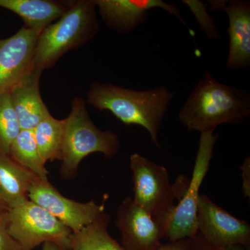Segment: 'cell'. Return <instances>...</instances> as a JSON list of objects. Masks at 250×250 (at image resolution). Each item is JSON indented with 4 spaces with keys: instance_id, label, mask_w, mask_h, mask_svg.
Wrapping results in <instances>:
<instances>
[{
    "instance_id": "obj_9",
    "label": "cell",
    "mask_w": 250,
    "mask_h": 250,
    "mask_svg": "<svg viewBox=\"0 0 250 250\" xmlns=\"http://www.w3.org/2000/svg\"><path fill=\"white\" fill-rule=\"evenodd\" d=\"M197 226L199 234L212 244L250 250V224L233 216L205 195L199 197Z\"/></svg>"
},
{
    "instance_id": "obj_4",
    "label": "cell",
    "mask_w": 250,
    "mask_h": 250,
    "mask_svg": "<svg viewBox=\"0 0 250 250\" xmlns=\"http://www.w3.org/2000/svg\"><path fill=\"white\" fill-rule=\"evenodd\" d=\"M121 146L119 136L111 130L99 129L90 119L84 100L74 99L70 115L63 120L61 175L70 180L77 175L82 161L93 153L112 159Z\"/></svg>"
},
{
    "instance_id": "obj_18",
    "label": "cell",
    "mask_w": 250,
    "mask_h": 250,
    "mask_svg": "<svg viewBox=\"0 0 250 250\" xmlns=\"http://www.w3.org/2000/svg\"><path fill=\"white\" fill-rule=\"evenodd\" d=\"M9 155L38 178L48 180V171L39 154L33 130H21L11 145Z\"/></svg>"
},
{
    "instance_id": "obj_19",
    "label": "cell",
    "mask_w": 250,
    "mask_h": 250,
    "mask_svg": "<svg viewBox=\"0 0 250 250\" xmlns=\"http://www.w3.org/2000/svg\"><path fill=\"white\" fill-rule=\"evenodd\" d=\"M34 131V138L39 154L44 164L47 161L61 160L63 120L52 116L41 122Z\"/></svg>"
},
{
    "instance_id": "obj_16",
    "label": "cell",
    "mask_w": 250,
    "mask_h": 250,
    "mask_svg": "<svg viewBox=\"0 0 250 250\" xmlns=\"http://www.w3.org/2000/svg\"><path fill=\"white\" fill-rule=\"evenodd\" d=\"M0 6L22 18L24 27L43 31L65 14L67 8L47 0H0Z\"/></svg>"
},
{
    "instance_id": "obj_2",
    "label": "cell",
    "mask_w": 250,
    "mask_h": 250,
    "mask_svg": "<svg viewBox=\"0 0 250 250\" xmlns=\"http://www.w3.org/2000/svg\"><path fill=\"white\" fill-rule=\"evenodd\" d=\"M174 95L164 85L136 90L94 82L87 94V103L100 111L111 112L125 125L145 128L153 144L161 149L159 131Z\"/></svg>"
},
{
    "instance_id": "obj_14",
    "label": "cell",
    "mask_w": 250,
    "mask_h": 250,
    "mask_svg": "<svg viewBox=\"0 0 250 250\" xmlns=\"http://www.w3.org/2000/svg\"><path fill=\"white\" fill-rule=\"evenodd\" d=\"M41 70L31 69L9 91L21 130H34L41 122L51 116L41 98Z\"/></svg>"
},
{
    "instance_id": "obj_24",
    "label": "cell",
    "mask_w": 250,
    "mask_h": 250,
    "mask_svg": "<svg viewBox=\"0 0 250 250\" xmlns=\"http://www.w3.org/2000/svg\"><path fill=\"white\" fill-rule=\"evenodd\" d=\"M242 172V188L245 196L250 197V156L245 159L244 163L241 166Z\"/></svg>"
},
{
    "instance_id": "obj_8",
    "label": "cell",
    "mask_w": 250,
    "mask_h": 250,
    "mask_svg": "<svg viewBox=\"0 0 250 250\" xmlns=\"http://www.w3.org/2000/svg\"><path fill=\"white\" fill-rule=\"evenodd\" d=\"M28 198L47 210L72 233H77L93 223L104 212V202L93 200L79 202L62 195L49 180L36 177L31 184Z\"/></svg>"
},
{
    "instance_id": "obj_11",
    "label": "cell",
    "mask_w": 250,
    "mask_h": 250,
    "mask_svg": "<svg viewBox=\"0 0 250 250\" xmlns=\"http://www.w3.org/2000/svg\"><path fill=\"white\" fill-rule=\"evenodd\" d=\"M42 31L26 27L0 40V94L9 92L33 69L34 49Z\"/></svg>"
},
{
    "instance_id": "obj_27",
    "label": "cell",
    "mask_w": 250,
    "mask_h": 250,
    "mask_svg": "<svg viewBox=\"0 0 250 250\" xmlns=\"http://www.w3.org/2000/svg\"><path fill=\"white\" fill-rule=\"evenodd\" d=\"M7 210L6 207L0 201V213H4V212L6 211Z\"/></svg>"
},
{
    "instance_id": "obj_15",
    "label": "cell",
    "mask_w": 250,
    "mask_h": 250,
    "mask_svg": "<svg viewBox=\"0 0 250 250\" xmlns=\"http://www.w3.org/2000/svg\"><path fill=\"white\" fill-rule=\"evenodd\" d=\"M36 177L9 154L0 152V201L8 210L29 200V188Z\"/></svg>"
},
{
    "instance_id": "obj_23",
    "label": "cell",
    "mask_w": 250,
    "mask_h": 250,
    "mask_svg": "<svg viewBox=\"0 0 250 250\" xmlns=\"http://www.w3.org/2000/svg\"><path fill=\"white\" fill-rule=\"evenodd\" d=\"M188 250H247L238 246L223 247L212 244L204 239L199 233L194 238H190Z\"/></svg>"
},
{
    "instance_id": "obj_17",
    "label": "cell",
    "mask_w": 250,
    "mask_h": 250,
    "mask_svg": "<svg viewBox=\"0 0 250 250\" xmlns=\"http://www.w3.org/2000/svg\"><path fill=\"white\" fill-rule=\"evenodd\" d=\"M110 220L104 212L93 223L73 233L70 250H125L108 232Z\"/></svg>"
},
{
    "instance_id": "obj_5",
    "label": "cell",
    "mask_w": 250,
    "mask_h": 250,
    "mask_svg": "<svg viewBox=\"0 0 250 250\" xmlns=\"http://www.w3.org/2000/svg\"><path fill=\"white\" fill-rule=\"evenodd\" d=\"M6 218L9 233L24 250H33L45 243L70 250L71 230L31 200L7 210Z\"/></svg>"
},
{
    "instance_id": "obj_3",
    "label": "cell",
    "mask_w": 250,
    "mask_h": 250,
    "mask_svg": "<svg viewBox=\"0 0 250 250\" xmlns=\"http://www.w3.org/2000/svg\"><path fill=\"white\" fill-rule=\"evenodd\" d=\"M95 1L72 3L65 14L41 32L36 41L32 67L53 66L63 54L89 41L98 30Z\"/></svg>"
},
{
    "instance_id": "obj_10",
    "label": "cell",
    "mask_w": 250,
    "mask_h": 250,
    "mask_svg": "<svg viewBox=\"0 0 250 250\" xmlns=\"http://www.w3.org/2000/svg\"><path fill=\"white\" fill-rule=\"evenodd\" d=\"M95 6L108 27L123 34L131 32L147 20L152 9L164 10L177 18L190 35L195 32L182 18L178 6L161 0H96Z\"/></svg>"
},
{
    "instance_id": "obj_13",
    "label": "cell",
    "mask_w": 250,
    "mask_h": 250,
    "mask_svg": "<svg viewBox=\"0 0 250 250\" xmlns=\"http://www.w3.org/2000/svg\"><path fill=\"white\" fill-rule=\"evenodd\" d=\"M208 2L210 11L223 10L228 16L229 46L227 70H246L250 65V1L210 0Z\"/></svg>"
},
{
    "instance_id": "obj_20",
    "label": "cell",
    "mask_w": 250,
    "mask_h": 250,
    "mask_svg": "<svg viewBox=\"0 0 250 250\" xmlns=\"http://www.w3.org/2000/svg\"><path fill=\"white\" fill-rule=\"evenodd\" d=\"M21 131L9 92L0 94V152L9 154L11 145Z\"/></svg>"
},
{
    "instance_id": "obj_12",
    "label": "cell",
    "mask_w": 250,
    "mask_h": 250,
    "mask_svg": "<svg viewBox=\"0 0 250 250\" xmlns=\"http://www.w3.org/2000/svg\"><path fill=\"white\" fill-rule=\"evenodd\" d=\"M116 225L125 250H159L162 244L164 236L160 225L130 197L118 208Z\"/></svg>"
},
{
    "instance_id": "obj_22",
    "label": "cell",
    "mask_w": 250,
    "mask_h": 250,
    "mask_svg": "<svg viewBox=\"0 0 250 250\" xmlns=\"http://www.w3.org/2000/svg\"><path fill=\"white\" fill-rule=\"evenodd\" d=\"M6 212L0 213V250H24L8 231Z\"/></svg>"
},
{
    "instance_id": "obj_25",
    "label": "cell",
    "mask_w": 250,
    "mask_h": 250,
    "mask_svg": "<svg viewBox=\"0 0 250 250\" xmlns=\"http://www.w3.org/2000/svg\"><path fill=\"white\" fill-rule=\"evenodd\" d=\"M190 238L180 240L175 242L162 243L159 250H188Z\"/></svg>"
},
{
    "instance_id": "obj_6",
    "label": "cell",
    "mask_w": 250,
    "mask_h": 250,
    "mask_svg": "<svg viewBox=\"0 0 250 250\" xmlns=\"http://www.w3.org/2000/svg\"><path fill=\"white\" fill-rule=\"evenodd\" d=\"M218 139V134L214 132L202 133L200 136L192 179L179 198L178 205L174 206L164 229V238L168 242L192 238L198 233L197 209L200 187L209 169Z\"/></svg>"
},
{
    "instance_id": "obj_26",
    "label": "cell",
    "mask_w": 250,
    "mask_h": 250,
    "mask_svg": "<svg viewBox=\"0 0 250 250\" xmlns=\"http://www.w3.org/2000/svg\"><path fill=\"white\" fill-rule=\"evenodd\" d=\"M42 250H63L60 249L57 245L52 243H45L42 244Z\"/></svg>"
},
{
    "instance_id": "obj_1",
    "label": "cell",
    "mask_w": 250,
    "mask_h": 250,
    "mask_svg": "<svg viewBox=\"0 0 250 250\" xmlns=\"http://www.w3.org/2000/svg\"><path fill=\"white\" fill-rule=\"evenodd\" d=\"M250 116V92L219 82L208 70L178 113L179 121L188 131L200 134L214 132L222 125L241 124Z\"/></svg>"
},
{
    "instance_id": "obj_7",
    "label": "cell",
    "mask_w": 250,
    "mask_h": 250,
    "mask_svg": "<svg viewBox=\"0 0 250 250\" xmlns=\"http://www.w3.org/2000/svg\"><path fill=\"white\" fill-rule=\"evenodd\" d=\"M129 161L134 183L133 202L151 215L164 233L175 206L173 185L170 183L168 172L164 166L139 153L131 154Z\"/></svg>"
},
{
    "instance_id": "obj_21",
    "label": "cell",
    "mask_w": 250,
    "mask_h": 250,
    "mask_svg": "<svg viewBox=\"0 0 250 250\" xmlns=\"http://www.w3.org/2000/svg\"><path fill=\"white\" fill-rule=\"evenodd\" d=\"M182 2L190 10L208 39L214 41L221 38L214 19L208 13V4L200 0H182Z\"/></svg>"
}]
</instances>
